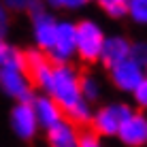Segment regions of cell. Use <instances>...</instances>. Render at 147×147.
<instances>
[{
    "label": "cell",
    "instance_id": "d4e9b609",
    "mask_svg": "<svg viewBox=\"0 0 147 147\" xmlns=\"http://www.w3.org/2000/svg\"><path fill=\"white\" fill-rule=\"evenodd\" d=\"M2 40H4V34H2V32H0V43H2Z\"/></svg>",
    "mask_w": 147,
    "mask_h": 147
},
{
    "label": "cell",
    "instance_id": "30bf717a",
    "mask_svg": "<svg viewBox=\"0 0 147 147\" xmlns=\"http://www.w3.org/2000/svg\"><path fill=\"white\" fill-rule=\"evenodd\" d=\"M145 77H147L145 68L139 66L132 60H126V62H121L115 68L109 70V79H111V83H113V88L119 90V92H124V94H132Z\"/></svg>",
    "mask_w": 147,
    "mask_h": 147
},
{
    "label": "cell",
    "instance_id": "4fadbf2b",
    "mask_svg": "<svg viewBox=\"0 0 147 147\" xmlns=\"http://www.w3.org/2000/svg\"><path fill=\"white\" fill-rule=\"evenodd\" d=\"M79 132L70 121L62 119L60 124H55L53 128H49L45 136H47V145L49 147H77L79 143Z\"/></svg>",
    "mask_w": 147,
    "mask_h": 147
},
{
    "label": "cell",
    "instance_id": "8fae6325",
    "mask_svg": "<svg viewBox=\"0 0 147 147\" xmlns=\"http://www.w3.org/2000/svg\"><path fill=\"white\" fill-rule=\"evenodd\" d=\"M117 141L124 147H145L147 145V113L134 109V113L121 124Z\"/></svg>",
    "mask_w": 147,
    "mask_h": 147
},
{
    "label": "cell",
    "instance_id": "603a6c76",
    "mask_svg": "<svg viewBox=\"0 0 147 147\" xmlns=\"http://www.w3.org/2000/svg\"><path fill=\"white\" fill-rule=\"evenodd\" d=\"M2 4L9 13H24V11H32L38 2H32V0H7Z\"/></svg>",
    "mask_w": 147,
    "mask_h": 147
},
{
    "label": "cell",
    "instance_id": "7a4b0ae2",
    "mask_svg": "<svg viewBox=\"0 0 147 147\" xmlns=\"http://www.w3.org/2000/svg\"><path fill=\"white\" fill-rule=\"evenodd\" d=\"M105 34L100 22L92 17H83L75 22V45H77V58L83 64H96L100 60V51L105 45Z\"/></svg>",
    "mask_w": 147,
    "mask_h": 147
},
{
    "label": "cell",
    "instance_id": "7c38bea8",
    "mask_svg": "<svg viewBox=\"0 0 147 147\" xmlns=\"http://www.w3.org/2000/svg\"><path fill=\"white\" fill-rule=\"evenodd\" d=\"M30 105H32V111H34V115H36V121H38L40 130H45V132L64 119L62 107H60L49 94H36Z\"/></svg>",
    "mask_w": 147,
    "mask_h": 147
},
{
    "label": "cell",
    "instance_id": "5b68a950",
    "mask_svg": "<svg viewBox=\"0 0 147 147\" xmlns=\"http://www.w3.org/2000/svg\"><path fill=\"white\" fill-rule=\"evenodd\" d=\"M24 70H26L32 88H38L40 94L49 92L51 77H53V62L45 51H40L36 47L24 49Z\"/></svg>",
    "mask_w": 147,
    "mask_h": 147
},
{
    "label": "cell",
    "instance_id": "44dd1931",
    "mask_svg": "<svg viewBox=\"0 0 147 147\" xmlns=\"http://www.w3.org/2000/svg\"><path fill=\"white\" fill-rule=\"evenodd\" d=\"M49 9H60V11H81L88 7L85 0H53L47 4Z\"/></svg>",
    "mask_w": 147,
    "mask_h": 147
},
{
    "label": "cell",
    "instance_id": "ffe728a7",
    "mask_svg": "<svg viewBox=\"0 0 147 147\" xmlns=\"http://www.w3.org/2000/svg\"><path fill=\"white\" fill-rule=\"evenodd\" d=\"M130 96H132V102H134L136 111L147 113V77L141 81V85H139V88H136Z\"/></svg>",
    "mask_w": 147,
    "mask_h": 147
},
{
    "label": "cell",
    "instance_id": "e0dca14e",
    "mask_svg": "<svg viewBox=\"0 0 147 147\" xmlns=\"http://www.w3.org/2000/svg\"><path fill=\"white\" fill-rule=\"evenodd\" d=\"M98 9L111 22H119L128 17V0H100Z\"/></svg>",
    "mask_w": 147,
    "mask_h": 147
},
{
    "label": "cell",
    "instance_id": "8992f818",
    "mask_svg": "<svg viewBox=\"0 0 147 147\" xmlns=\"http://www.w3.org/2000/svg\"><path fill=\"white\" fill-rule=\"evenodd\" d=\"M0 92L13 102H32V98L36 96L26 70L22 68L0 70Z\"/></svg>",
    "mask_w": 147,
    "mask_h": 147
},
{
    "label": "cell",
    "instance_id": "d6986e66",
    "mask_svg": "<svg viewBox=\"0 0 147 147\" xmlns=\"http://www.w3.org/2000/svg\"><path fill=\"white\" fill-rule=\"evenodd\" d=\"M130 60L136 62L139 66L147 68V40H132V47H130Z\"/></svg>",
    "mask_w": 147,
    "mask_h": 147
},
{
    "label": "cell",
    "instance_id": "6da1fadb",
    "mask_svg": "<svg viewBox=\"0 0 147 147\" xmlns=\"http://www.w3.org/2000/svg\"><path fill=\"white\" fill-rule=\"evenodd\" d=\"M134 113V107L121 100H113V102H105L94 109L92 121H90V130L100 136V139H117V132L126 119Z\"/></svg>",
    "mask_w": 147,
    "mask_h": 147
},
{
    "label": "cell",
    "instance_id": "ba28073f",
    "mask_svg": "<svg viewBox=\"0 0 147 147\" xmlns=\"http://www.w3.org/2000/svg\"><path fill=\"white\" fill-rule=\"evenodd\" d=\"M53 66L60 64H70V60L77 58V45H75V22L73 19H60L58 22V32L51 51L47 53Z\"/></svg>",
    "mask_w": 147,
    "mask_h": 147
},
{
    "label": "cell",
    "instance_id": "3957f363",
    "mask_svg": "<svg viewBox=\"0 0 147 147\" xmlns=\"http://www.w3.org/2000/svg\"><path fill=\"white\" fill-rule=\"evenodd\" d=\"M47 94L62 107V111L77 105L81 100V75H79V70L73 64L53 66V77H51V85H49Z\"/></svg>",
    "mask_w": 147,
    "mask_h": 147
},
{
    "label": "cell",
    "instance_id": "277c9868",
    "mask_svg": "<svg viewBox=\"0 0 147 147\" xmlns=\"http://www.w3.org/2000/svg\"><path fill=\"white\" fill-rule=\"evenodd\" d=\"M58 22L60 19L53 15V11H49L47 4H36L30 11V28H32V47L40 49V51L49 53L55 40V32H58Z\"/></svg>",
    "mask_w": 147,
    "mask_h": 147
},
{
    "label": "cell",
    "instance_id": "ac0fdd59",
    "mask_svg": "<svg viewBox=\"0 0 147 147\" xmlns=\"http://www.w3.org/2000/svg\"><path fill=\"white\" fill-rule=\"evenodd\" d=\"M128 17L139 26H147V0H128Z\"/></svg>",
    "mask_w": 147,
    "mask_h": 147
},
{
    "label": "cell",
    "instance_id": "484cf974",
    "mask_svg": "<svg viewBox=\"0 0 147 147\" xmlns=\"http://www.w3.org/2000/svg\"><path fill=\"white\" fill-rule=\"evenodd\" d=\"M145 75H147V68H145Z\"/></svg>",
    "mask_w": 147,
    "mask_h": 147
},
{
    "label": "cell",
    "instance_id": "7402d4cb",
    "mask_svg": "<svg viewBox=\"0 0 147 147\" xmlns=\"http://www.w3.org/2000/svg\"><path fill=\"white\" fill-rule=\"evenodd\" d=\"M77 147H105V143H102V139L100 136H96L92 130H81L79 132V143H77Z\"/></svg>",
    "mask_w": 147,
    "mask_h": 147
},
{
    "label": "cell",
    "instance_id": "5bb4252c",
    "mask_svg": "<svg viewBox=\"0 0 147 147\" xmlns=\"http://www.w3.org/2000/svg\"><path fill=\"white\" fill-rule=\"evenodd\" d=\"M92 115H94V107L90 102H85L83 98L77 105H73V107H68L64 111V119L70 121L77 130H88L90 121H92Z\"/></svg>",
    "mask_w": 147,
    "mask_h": 147
},
{
    "label": "cell",
    "instance_id": "cb8c5ba5",
    "mask_svg": "<svg viewBox=\"0 0 147 147\" xmlns=\"http://www.w3.org/2000/svg\"><path fill=\"white\" fill-rule=\"evenodd\" d=\"M9 26H11V13L4 9V4L0 2V32H7L9 30Z\"/></svg>",
    "mask_w": 147,
    "mask_h": 147
},
{
    "label": "cell",
    "instance_id": "2e32d148",
    "mask_svg": "<svg viewBox=\"0 0 147 147\" xmlns=\"http://www.w3.org/2000/svg\"><path fill=\"white\" fill-rule=\"evenodd\" d=\"M102 96V83L96 75H81V98L85 102L94 105Z\"/></svg>",
    "mask_w": 147,
    "mask_h": 147
},
{
    "label": "cell",
    "instance_id": "9a60e30c",
    "mask_svg": "<svg viewBox=\"0 0 147 147\" xmlns=\"http://www.w3.org/2000/svg\"><path fill=\"white\" fill-rule=\"evenodd\" d=\"M7 68H22L24 70V49H19L17 45L2 40L0 43V70Z\"/></svg>",
    "mask_w": 147,
    "mask_h": 147
},
{
    "label": "cell",
    "instance_id": "9c48e42d",
    "mask_svg": "<svg viewBox=\"0 0 147 147\" xmlns=\"http://www.w3.org/2000/svg\"><path fill=\"white\" fill-rule=\"evenodd\" d=\"M130 47H132V40L128 36H124V34H109V36L105 38L98 64L109 73V70L115 68L117 64L130 60Z\"/></svg>",
    "mask_w": 147,
    "mask_h": 147
},
{
    "label": "cell",
    "instance_id": "52a82bcc",
    "mask_svg": "<svg viewBox=\"0 0 147 147\" xmlns=\"http://www.w3.org/2000/svg\"><path fill=\"white\" fill-rule=\"evenodd\" d=\"M9 126H11V132L24 143L34 141L36 134L40 132V126L36 121V115H34L30 102H15L13 105L11 111H9Z\"/></svg>",
    "mask_w": 147,
    "mask_h": 147
}]
</instances>
